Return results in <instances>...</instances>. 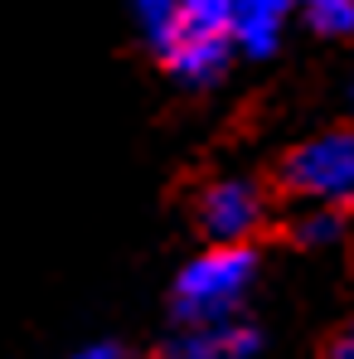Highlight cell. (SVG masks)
<instances>
[{
  "label": "cell",
  "mask_w": 354,
  "mask_h": 359,
  "mask_svg": "<svg viewBox=\"0 0 354 359\" xmlns=\"http://www.w3.org/2000/svg\"><path fill=\"white\" fill-rule=\"evenodd\" d=\"M345 233V209H325V204H301V214L292 219V238L301 248H330Z\"/></svg>",
  "instance_id": "obj_7"
},
{
  "label": "cell",
  "mask_w": 354,
  "mask_h": 359,
  "mask_svg": "<svg viewBox=\"0 0 354 359\" xmlns=\"http://www.w3.org/2000/svg\"><path fill=\"white\" fill-rule=\"evenodd\" d=\"M296 15H306V25L325 39L354 34V0H296Z\"/></svg>",
  "instance_id": "obj_8"
},
{
  "label": "cell",
  "mask_w": 354,
  "mask_h": 359,
  "mask_svg": "<svg viewBox=\"0 0 354 359\" xmlns=\"http://www.w3.org/2000/svg\"><path fill=\"white\" fill-rule=\"evenodd\" d=\"M257 325L247 320H219V325H179L161 345L156 359H257Z\"/></svg>",
  "instance_id": "obj_5"
},
{
  "label": "cell",
  "mask_w": 354,
  "mask_h": 359,
  "mask_svg": "<svg viewBox=\"0 0 354 359\" xmlns=\"http://www.w3.org/2000/svg\"><path fill=\"white\" fill-rule=\"evenodd\" d=\"M330 359H354V320L345 325V335L335 340V350H330Z\"/></svg>",
  "instance_id": "obj_11"
},
{
  "label": "cell",
  "mask_w": 354,
  "mask_h": 359,
  "mask_svg": "<svg viewBox=\"0 0 354 359\" xmlns=\"http://www.w3.org/2000/svg\"><path fill=\"white\" fill-rule=\"evenodd\" d=\"M194 219L214 243H247L267 219V189L252 175H219L199 189Z\"/></svg>",
  "instance_id": "obj_4"
},
{
  "label": "cell",
  "mask_w": 354,
  "mask_h": 359,
  "mask_svg": "<svg viewBox=\"0 0 354 359\" xmlns=\"http://www.w3.org/2000/svg\"><path fill=\"white\" fill-rule=\"evenodd\" d=\"M233 5L238 0H179L156 59L184 88H209L233 59Z\"/></svg>",
  "instance_id": "obj_2"
},
{
  "label": "cell",
  "mask_w": 354,
  "mask_h": 359,
  "mask_svg": "<svg viewBox=\"0 0 354 359\" xmlns=\"http://www.w3.org/2000/svg\"><path fill=\"white\" fill-rule=\"evenodd\" d=\"M126 5H131V15H136V25H141L146 44L156 49V44L165 39L170 20H175V5H179V0H126Z\"/></svg>",
  "instance_id": "obj_9"
},
{
  "label": "cell",
  "mask_w": 354,
  "mask_h": 359,
  "mask_svg": "<svg viewBox=\"0 0 354 359\" xmlns=\"http://www.w3.org/2000/svg\"><path fill=\"white\" fill-rule=\"evenodd\" d=\"M252 287H257V252L247 243H214L179 267L170 287V311L179 325L243 320Z\"/></svg>",
  "instance_id": "obj_1"
},
{
  "label": "cell",
  "mask_w": 354,
  "mask_h": 359,
  "mask_svg": "<svg viewBox=\"0 0 354 359\" xmlns=\"http://www.w3.org/2000/svg\"><path fill=\"white\" fill-rule=\"evenodd\" d=\"M63 359H126V355L112 340H97V345H83V350H73V355H63Z\"/></svg>",
  "instance_id": "obj_10"
},
{
  "label": "cell",
  "mask_w": 354,
  "mask_h": 359,
  "mask_svg": "<svg viewBox=\"0 0 354 359\" xmlns=\"http://www.w3.org/2000/svg\"><path fill=\"white\" fill-rule=\"evenodd\" d=\"M292 15H296V0H238L233 5V54H247V59L277 54Z\"/></svg>",
  "instance_id": "obj_6"
},
{
  "label": "cell",
  "mask_w": 354,
  "mask_h": 359,
  "mask_svg": "<svg viewBox=\"0 0 354 359\" xmlns=\"http://www.w3.org/2000/svg\"><path fill=\"white\" fill-rule=\"evenodd\" d=\"M277 180L296 204H325V209L354 204V131L330 126L306 136L301 146L287 151Z\"/></svg>",
  "instance_id": "obj_3"
},
{
  "label": "cell",
  "mask_w": 354,
  "mask_h": 359,
  "mask_svg": "<svg viewBox=\"0 0 354 359\" xmlns=\"http://www.w3.org/2000/svg\"><path fill=\"white\" fill-rule=\"evenodd\" d=\"M350 102H354V73H350Z\"/></svg>",
  "instance_id": "obj_12"
}]
</instances>
